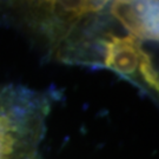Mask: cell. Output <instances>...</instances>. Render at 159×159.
Here are the masks:
<instances>
[{
    "label": "cell",
    "instance_id": "6da1fadb",
    "mask_svg": "<svg viewBox=\"0 0 159 159\" xmlns=\"http://www.w3.org/2000/svg\"><path fill=\"white\" fill-rule=\"evenodd\" d=\"M50 108L46 92L0 86V159H40Z\"/></svg>",
    "mask_w": 159,
    "mask_h": 159
},
{
    "label": "cell",
    "instance_id": "7a4b0ae2",
    "mask_svg": "<svg viewBox=\"0 0 159 159\" xmlns=\"http://www.w3.org/2000/svg\"><path fill=\"white\" fill-rule=\"evenodd\" d=\"M131 83L159 105V39L139 37L138 64Z\"/></svg>",
    "mask_w": 159,
    "mask_h": 159
}]
</instances>
